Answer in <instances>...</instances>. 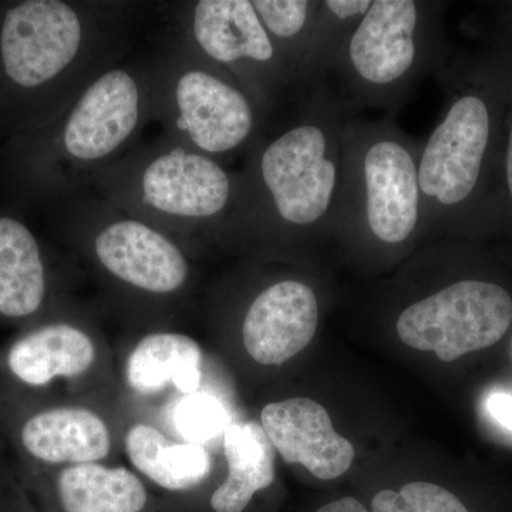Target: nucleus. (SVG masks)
<instances>
[{"mask_svg": "<svg viewBox=\"0 0 512 512\" xmlns=\"http://www.w3.org/2000/svg\"><path fill=\"white\" fill-rule=\"evenodd\" d=\"M141 8L134 2L23 0L0 13V120L18 136L52 124L127 59Z\"/></svg>", "mask_w": 512, "mask_h": 512, "instance_id": "1", "label": "nucleus"}, {"mask_svg": "<svg viewBox=\"0 0 512 512\" xmlns=\"http://www.w3.org/2000/svg\"><path fill=\"white\" fill-rule=\"evenodd\" d=\"M153 120L148 59H127L101 74L59 119L19 136L22 175L40 194L64 200L136 146Z\"/></svg>", "mask_w": 512, "mask_h": 512, "instance_id": "2", "label": "nucleus"}, {"mask_svg": "<svg viewBox=\"0 0 512 512\" xmlns=\"http://www.w3.org/2000/svg\"><path fill=\"white\" fill-rule=\"evenodd\" d=\"M89 190L183 245L221 224L235 188L215 158L161 136L131 147L96 175Z\"/></svg>", "mask_w": 512, "mask_h": 512, "instance_id": "3", "label": "nucleus"}, {"mask_svg": "<svg viewBox=\"0 0 512 512\" xmlns=\"http://www.w3.org/2000/svg\"><path fill=\"white\" fill-rule=\"evenodd\" d=\"M153 120L165 138L211 158L244 146L254 133L251 99L222 70L165 33L148 56Z\"/></svg>", "mask_w": 512, "mask_h": 512, "instance_id": "4", "label": "nucleus"}, {"mask_svg": "<svg viewBox=\"0 0 512 512\" xmlns=\"http://www.w3.org/2000/svg\"><path fill=\"white\" fill-rule=\"evenodd\" d=\"M64 222L113 281L148 296H173L191 278L183 245L147 222L130 217L90 190L64 198Z\"/></svg>", "mask_w": 512, "mask_h": 512, "instance_id": "5", "label": "nucleus"}, {"mask_svg": "<svg viewBox=\"0 0 512 512\" xmlns=\"http://www.w3.org/2000/svg\"><path fill=\"white\" fill-rule=\"evenodd\" d=\"M511 322L512 299L504 288L461 281L409 306L397 320V333L410 348L453 362L495 345Z\"/></svg>", "mask_w": 512, "mask_h": 512, "instance_id": "6", "label": "nucleus"}, {"mask_svg": "<svg viewBox=\"0 0 512 512\" xmlns=\"http://www.w3.org/2000/svg\"><path fill=\"white\" fill-rule=\"evenodd\" d=\"M326 153L325 134L312 124L293 127L262 148L259 191L279 221L303 227L326 214L336 185V167Z\"/></svg>", "mask_w": 512, "mask_h": 512, "instance_id": "7", "label": "nucleus"}, {"mask_svg": "<svg viewBox=\"0 0 512 512\" xmlns=\"http://www.w3.org/2000/svg\"><path fill=\"white\" fill-rule=\"evenodd\" d=\"M170 36L217 69L275 66L276 47L249 0H198L168 8Z\"/></svg>", "mask_w": 512, "mask_h": 512, "instance_id": "8", "label": "nucleus"}, {"mask_svg": "<svg viewBox=\"0 0 512 512\" xmlns=\"http://www.w3.org/2000/svg\"><path fill=\"white\" fill-rule=\"evenodd\" d=\"M490 137V114L474 96L458 99L431 134L419 167L420 190L440 204L454 205L474 190Z\"/></svg>", "mask_w": 512, "mask_h": 512, "instance_id": "9", "label": "nucleus"}, {"mask_svg": "<svg viewBox=\"0 0 512 512\" xmlns=\"http://www.w3.org/2000/svg\"><path fill=\"white\" fill-rule=\"evenodd\" d=\"M261 426L286 463L302 464L312 476L333 480L355 460V448L333 429L325 407L306 397L268 404Z\"/></svg>", "mask_w": 512, "mask_h": 512, "instance_id": "10", "label": "nucleus"}, {"mask_svg": "<svg viewBox=\"0 0 512 512\" xmlns=\"http://www.w3.org/2000/svg\"><path fill=\"white\" fill-rule=\"evenodd\" d=\"M318 320L315 292L299 281H279L252 301L242 323V342L255 362L282 365L311 343Z\"/></svg>", "mask_w": 512, "mask_h": 512, "instance_id": "11", "label": "nucleus"}, {"mask_svg": "<svg viewBox=\"0 0 512 512\" xmlns=\"http://www.w3.org/2000/svg\"><path fill=\"white\" fill-rule=\"evenodd\" d=\"M366 214L380 241L400 244L419 221V171L409 151L394 141H379L365 158Z\"/></svg>", "mask_w": 512, "mask_h": 512, "instance_id": "12", "label": "nucleus"}, {"mask_svg": "<svg viewBox=\"0 0 512 512\" xmlns=\"http://www.w3.org/2000/svg\"><path fill=\"white\" fill-rule=\"evenodd\" d=\"M417 20L416 3L410 0L372 3L350 40L353 67L366 82L390 84L412 67Z\"/></svg>", "mask_w": 512, "mask_h": 512, "instance_id": "13", "label": "nucleus"}, {"mask_svg": "<svg viewBox=\"0 0 512 512\" xmlns=\"http://www.w3.org/2000/svg\"><path fill=\"white\" fill-rule=\"evenodd\" d=\"M20 447L46 466L96 463L109 456L111 434L99 414L80 407H53L30 414L18 431Z\"/></svg>", "mask_w": 512, "mask_h": 512, "instance_id": "14", "label": "nucleus"}, {"mask_svg": "<svg viewBox=\"0 0 512 512\" xmlns=\"http://www.w3.org/2000/svg\"><path fill=\"white\" fill-rule=\"evenodd\" d=\"M96 359L93 339L79 326L67 322L46 323L29 330L10 345L5 367L23 386L40 389L59 377L82 376Z\"/></svg>", "mask_w": 512, "mask_h": 512, "instance_id": "15", "label": "nucleus"}, {"mask_svg": "<svg viewBox=\"0 0 512 512\" xmlns=\"http://www.w3.org/2000/svg\"><path fill=\"white\" fill-rule=\"evenodd\" d=\"M49 293L45 255L18 218L0 215V316L20 320L42 311Z\"/></svg>", "mask_w": 512, "mask_h": 512, "instance_id": "16", "label": "nucleus"}, {"mask_svg": "<svg viewBox=\"0 0 512 512\" xmlns=\"http://www.w3.org/2000/svg\"><path fill=\"white\" fill-rule=\"evenodd\" d=\"M59 512H151V498L137 474L97 463L66 466L55 480Z\"/></svg>", "mask_w": 512, "mask_h": 512, "instance_id": "17", "label": "nucleus"}, {"mask_svg": "<svg viewBox=\"0 0 512 512\" xmlns=\"http://www.w3.org/2000/svg\"><path fill=\"white\" fill-rule=\"evenodd\" d=\"M200 345L184 333L157 332L137 343L126 365L128 386L150 396L173 384L190 396L200 390L202 379Z\"/></svg>", "mask_w": 512, "mask_h": 512, "instance_id": "18", "label": "nucleus"}, {"mask_svg": "<svg viewBox=\"0 0 512 512\" xmlns=\"http://www.w3.org/2000/svg\"><path fill=\"white\" fill-rule=\"evenodd\" d=\"M228 474L212 493V512H244L259 491L275 481V448L261 424L231 423L224 433Z\"/></svg>", "mask_w": 512, "mask_h": 512, "instance_id": "19", "label": "nucleus"}, {"mask_svg": "<svg viewBox=\"0 0 512 512\" xmlns=\"http://www.w3.org/2000/svg\"><path fill=\"white\" fill-rule=\"evenodd\" d=\"M126 451L141 474L173 493L190 491L210 476L211 457L202 444L173 443L148 424L127 431Z\"/></svg>", "mask_w": 512, "mask_h": 512, "instance_id": "20", "label": "nucleus"}, {"mask_svg": "<svg viewBox=\"0 0 512 512\" xmlns=\"http://www.w3.org/2000/svg\"><path fill=\"white\" fill-rule=\"evenodd\" d=\"M373 512H470L466 505L440 485L410 483L397 493L383 490L372 501Z\"/></svg>", "mask_w": 512, "mask_h": 512, "instance_id": "21", "label": "nucleus"}, {"mask_svg": "<svg viewBox=\"0 0 512 512\" xmlns=\"http://www.w3.org/2000/svg\"><path fill=\"white\" fill-rule=\"evenodd\" d=\"M178 429L187 443L202 444L228 429L225 407L210 394L194 393L185 397L175 414Z\"/></svg>", "mask_w": 512, "mask_h": 512, "instance_id": "22", "label": "nucleus"}, {"mask_svg": "<svg viewBox=\"0 0 512 512\" xmlns=\"http://www.w3.org/2000/svg\"><path fill=\"white\" fill-rule=\"evenodd\" d=\"M266 32L274 40H292L308 22L305 0H255L252 2Z\"/></svg>", "mask_w": 512, "mask_h": 512, "instance_id": "23", "label": "nucleus"}, {"mask_svg": "<svg viewBox=\"0 0 512 512\" xmlns=\"http://www.w3.org/2000/svg\"><path fill=\"white\" fill-rule=\"evenodd\" d=\"M485 409L504 429L512 433V394L494 392L485 400Z\"/></svg>", "mask_w": 512, "mask_h": 512, "instance_id": "24", "label": "nucleus"}, {"mask_svg": "<svg viewBox=\"0 0 512 512\" xmlns=\"http://www.w3.org/2000/svg\"><path fill=\"white\" fill-rule=\"evenodd\" d=\"M369 0H329L326 6L333 15L340 19L356 18V16H365L372 8Z\"/></svg>", "mask_w": 512, "mask_h": 512, "instance_id": "25", "label": "nucleus"}, {"mask_svg": "<svg viewBox=\"0 0 512 512\" xmlns=\"http://www.w3.org/2000/svg\"><path fill=\"white\" fill-rule=\"evenodd\" d=\"M316 512H369L359 501L352 497L342 498V500L333 501V503L323 505Z\"/></svg>", "mask_w": 512, "mask_h": 512, "instance_id": "26", "label": "nucleus"}, {"mask_svg": "<svg viewBox=\"0 0 512 512\" xmlns=\"http://www.w3.org/2000/svg\"><path fill=\"white\" fill-rule=\"evenodd\" d=\"M507 183H508V188H510V192L512 195V128H511L510 143H508V153H507Z\"/></svg>", "mask_w": 512, "mask_h": 512, "instance_id": "27", "label": "nucleus"}]
</instances>
